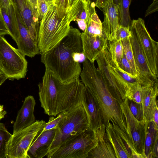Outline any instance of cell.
<instances>
[{
  "label": "cell",
  "instance_id": "1",
  "mask_svg": "<svg viewBox=\"0 0 158 158\" xmlns=\"http://www.w3.org/2000/svg\"><path fill=\"white\" fill-rule=\"evenodd\" d=\"M38 86L39 100L44 113L55 117L82 104L85 88L79 78L64 84L46 69Z\"/></svg>",
  "mask_w": 158,
  "mask_h": 158
},
{
  "label": "cell",
  "instance_id": "2",
  "mask_svg": "<svg viewBox=\"0 0 158 158\" xmlns=\"http://www.w3.org/2000/svg\"><path fill=\"white\" fill-rule=\"evenodd\" d=\"M81 33L70 27L67 35L54 47L41 54V62L60 82L70 83L79 78L81 71L80 64L74 55L83 52Z\"/></svg>",
  "mask_w": 158,
  "mask_h": 158
},
{
  "label": "cell",
  "instance_id": "3",
  "mask_svg": "<svg viewBox=\"0 0 158 158\" xmlns=\"http://www.w3.org/2000/svg\"><path fill=\"white\" fill-rule=\"evenodd\" d=\"M81 81L93 95L100 110L102 122L106 126L114 123L127 134L126 120L118 102L113 96L94 63L86 59L80 75Z\"/></svg>",
  "mask_w": 158,
  "mask_h": 158
},
{
  "label": "cell",
  "instance_id": "4",
  "mask_svg": "<svg viewBox=\"0 0 158 158\" xmlns=\"http://www.w3.org/2000/svg\"><path fill=\"white\" fill-rule=\"evenodd\" d=\"M70 22L67 15H58L54 6L40 21L38 46L40 54L52 49L68 34Z\"/></svg>",
  "mask_w": 158,
  "mask_h": 158
},
{
  "label": "cell",
  "instance_id": "5",
  "mask_svg": "<svg viewBox=\"0 0 158 158\" xmlns=\"http://www.w3.org/2000/svg\"><path fill=\"white\" fill-rule=\"evenodd\" d=\"M89 129L87 115L82 104L70 110L58 126L47 157L50 158L66 141Z\"/></svg>",
  "mask_w": 158,
  "mask_h": 158
},
{
  "label": "cell",
  "instance_id": "6",
  "mask_svg": "<svg viewBox=\"0 0 158 158\" xmlns=\"http://www.w3.org/2000/svg\"><path fill=\"white\" fill-rule=\"evenodd\" d=\"M27 61L17 48L4 36L0 35V71L11 80L24 78L27 71Z\"/></svg>",
  "mask_w": 158,
  "mask_h": 158
},
{
  "label": "cell",
  "instance_id": "7",
  "mask_svg": "<svg viewBox=\"0 0 158 158\" xmlns=\"http://www.w3.org/2000/svg\"><path fill=\"white\" fill-rule=\"evenodd\" d=\"M96 60L98 69L113 96L120 104L125 99L126 94L130 87L114 70L108 45L98 56Z\"/></svg>",
  "mask_w": 158,
  "mask_h": 158
},
{
  "label": "cell",
  "instance_id": "8",
  "mask_svg": "<svg viewBox=\"0 0 158 158\" xmlns=\"http://www.w3.org/2000/svg\"><path fill=\"white\" fill-rule=\"evenodd\" d=\"M97 143L95 132L89 129L66 141L50 158H87Z\"/></svg>",
  "mask_w": 158,
  "mask_h": 158
},
{
  "label": "cell",
  "instance_id": "9",
  "mask_svg": "<svg viewBox=\"0 0 158 158\" xmlns=\"http://www.w3.org/2000/svg\"><path fill=\"white\" fill-rule=\"evenodd\" d=\"M129 28L139 42L151 71L158 78V43L152 38L142 18L132 21Z\"/></svg>",
  "mask_w": 158,
  "mask_h": 158
},
{
  "label": "cell",
  "instance_id": "10",
  "mask_svg": "<svg viewBox=\"0 0 158 158\" xmlns=\"http://www.w3.org/2000/svg\"><path fill=\"white\" fill-rule=\"evenodd\" d=\"M46 123L37 120L30 126L13 134L7 143L6 158H27V152L35 137Z\"/></svg>",
  "mask_w": 158,
  "mask_h": 158
},
{
  "label": "cell",
  "instance_id": "11",
  "mask_svg": "<svg viewBox=\"0 0 158 158\" xmlns=\"http://www.w3.org/2000/svg\"><path fill=\"white\" fill-rule=\"evenodd\" d=\"M120 105L125 118L128 138L135 150L145 158V141L148 122L139 121L134 117L129 109L127 98Z\"/></svg>",
  "mask_w": 158,
  "mask_h": 158
},
{
  "label": "cell",
  "instance_id": "12",
  "mask_svg": "<svg viewBox=\"0 0 158 158\" xmlns=\"http://www.w3.org/2000/svg\"><path fill=\"white\" fill-rule=\"evenodd\" d=\"M158 79L148 81L142 86V102L143 121H152L154 111L158 107L157 98L158 95Z\"/></svg>",
  "mask_w": 158,
  "mask_h": 158
},
{
  "label": "cell",
  "instance_id": "13",
  "mask_svg": "<svg viewBox=\"0 0 158 158\" xmlns=\"http://www.w3.org/2000/svg\"><path fill=\"white\" fill-rule=\"evenodd\" d=\"M42 129L33 139L27 152V158H42L48 153L57 129L43 131Z\"/></svg>",
  "mask_w": 158,
  "mask_h": 158
},
{
  "label": "cell",
  "instance_id": "14",
  "mask_svg": "<svg viewBox=\"0 0 158 158\" xmlns=\"http://www.w3.org/2000/svg\"><path fill=\"white\" fill-rule=\"evenodd\" d=\"M15 12L19 28V36L16 42L18 49L24 56L33 57L40 54L38 46L31 38L17 7Z\"/></svg>",
  "mask_w": 158,
  "mask_h": 158
},
{
  "label": "cell",
  "instance_id": "15",
  "mask_svg": "<svg viewBox=\"0 0 158 158\" xmlns=\"http://www.w3.org/2000/svg\"><path fill=\"white\" fill-rule=\"evenodd\" d=\"M83 52L86 58L94 63L98 56L108 45L106 36H95L85 32L81 33Z\"/></svg>",
  "mask_w": 158,
  "mask_h": 158
},
{
  "label": "cell",
  "instance_id": "16",
  "mask_svg": "<svg viewBox=\"0 0 158 158\" xmlns=\"http://www.w3.org/2000/svg\"><path fill=\"white\" fill-rule=\"evenodd\" d=\"M95 6L86 0H78L67 14L69 21H76L79 28L84 31L96 12Z\"/></svg>",
  "mask_w": 158,
  "mask_h": 158
},
{
  "label": "cell",
  "instance_id": "17",
  "mask_svg": "<svg viewBox=\"0 0 158 158\" xmlns=\"http://www.w3.org/2000/svg\"><path fill=\"white\" fill-rule=\"evenodd\" d=\"M97 143L89 152L87 158H116L114 149L106 131V126L100 124L95 131Z\"/></svg>",
  "mask_w": 158,
  "mask_h": 158
},
{
  "label": "cell",
  "instance_id": "18",
  "mask_svg": "<svg viewBox=\"0 0 158 158\" xmlns=\"http://www.w3.org/2000/svg\"><path fill=\"white\" fill-rule=\"evenodd\" d=\"M35 104L33 96L28 95L25 98L14 123L13 134L30 126L36 121L34 113Z\"/></svg>",
  "mask_w": 158,
  "mask_h": 158
},
{
  "label": "cell",
  "instance_id": "19",
  "mask_svg": "<svg viewBox=\"0 0 158 158\" xmlns=\"http://www.w3.org/2000/svg\"><path fill=\"white\" fill-rule=\"evenodd\" d=\"M104 20L102 23L103 33L108 41L114 40L115 32L120 26L118 13V6L112 0H110L102 8Z\"/></svg>",
  "mask_w": 158,
  "mask_h": 158
},
{
  "label": "cell",
  "instance_id": "20",
  "mask_svg": "<svg viewBox=\"0 0 158 158\" xmlns=\"http://www.w3.org/2000/svg\"><path fill=\"white\" fill-rule=\"evenodd\" d=\"M82 104L86 112L89 128L95 132L102 123L99 106L89 90L85 87Z\"/></svg>",
  "mask_w": 158,
  "mask_h": 158
},
{
  "label": "cell",
  "instance_id": "21",
  "mask_svg": "<svg viewBox=\"0 0 158 158\" xmlns=\"http://www.w3.org/2000/svg\"><path fill=\"white\" fill-rule=\"evenodd\" d=\"M108 138L114 149L116 158H131V151L119 134L109 122L106 126Z\"/></svg>",
  "mask_w": 158,
  "mask_h": 158
},
{
  "label": "cell",
  "instance_id": "22",
  "mask_svg": "<svg viewBox=\"0 0 158 158\" xmlns=\"http://www.w3.org/2000/svg\"><path fill=\"white\" fill-rule=\"evenodd\" d=\"M130 37L134 59L139 75L152 79H158L152 74L141 48L135 36L131 34Z\"/></svg>",
  "mask_w": 158,
  "mask_h": 158
},
{
  "label": "cell",
  "instance_id": "23",
  "mask_svg": "<svg viewBox=\"0 0 158 158\" xmlns=\"http://www.w3.org/2000/svg\"><path fill=\"white\" fill-rule=\"evenodd\" d=\"M15 4L8 8L1 7L0 10L9 35L16 42L19 36L18 23L16 17Z\"/></svg>",
  "mask_w": 158,
  "mask_h": 158
},
{
  "label": "cell",
  "instance_id": "24",
  "mask_svg": "<svg viewBox=\"0 0 158 158\" xmlns=\"http://www.w3.org/2000/svg\"><path fill=\"white\" fill-rule=\"evenodd\" d=\"M158 139V127L153 121L148 122L145 141L144 154L145 158H154L153 149Z\"/></svg>",
  "mask_w": 158,
  "mask_h": 158
},
{
  "label": "cell",
  "instance_id": "25",
  "mask_svg": "<svg viewBox=\"0 0 158 158\" xmlns=\"http://www.w3.org/2000/svg\"><path fill=\"white\" fill-rule=\"evenodd\" d=\"M131 0H119L118 13L120 25L130 28L131 20L129 8Z\"/></svg>",
  "mask_w": 158,
  "mask_h": 158
},
{
  "label": "cell",
  "instance_id": "26",
  "mask_svg": "<svg viewBox=\"0 0 158 158\" xmlns=\"http://www.w3.org/2000/svg\"><path fill=\"white\" fill-rule=\"evenodd\" d=\"M108 48L111 59L116 66L122 59L123 55L121 40L108 42Z\"/></svg>",
  "mask_w": 158,
  "mask_h": 158
},
{
  "label": "cell",
  "instance_id": "27",
  "mask_svg": "<svg viewBox=\"0 0 158 158\" xmlns=\"http://www.w3.org/2000/svg\"><path fill=\"white\" fill-rule=\"evenodd\" d=\"M83 32L95 36H106L103 31L102 23L96 12L92 15L89 23L85 30Z\"/></svg>",
  "mask_w": 158,
  "mask_h": 158
},
{
  "label": "cell",
  "instance_id": "28",
  "mask_svg": "<svg viewBox=\"0 0 158 158\" xmlns=\"http://www.w3.org/2000/svg\"><path fill=\"white\" fill-rule=\"evenodd\" d=\"M12 136L4 124L0 123V158H5L6 145Z\"/></svg>",
  "mask_w": 158,
  "mask_h": 158
},
{
  "label": "cell",
  "instance_id": "29",
  "mask_svg": "<svg viewBox=\"0 0 158 158\" xmlns=\"http://www.w3.org/2000/svg\"><path fill=\"white\" fill-rule=\"evenodd\" d=\"M121 41L123 46V53L126 58L131 64L134 71L139 74L137 70L134 59L130 37L125 38L121 40Z\"/></svg>",
  "mask_w": 158,
  "mask_h": 158
},
{
  "label": "cell",
  "instance_id": "30",
  "mask_svg": "<svg viewBox=\"0 0 158 158\" xmlns=\"http://www.w3.org/2000/svg\"><path fill=\"white\" fill-rule=\"evenodd\" d=\"M143 85L138 84L131 85L126 94V98L136 103H141Z\"/></svg>",
  "mask_w": 158,
  "mask_h": 158
},
{
  "label": "cell",
  "instance_id": "31",
  "mask_svg": "<svg viewBox=\"0 0 158 158\" xmlns=\"http://www.w3.org/2000/svg\"><path fill=\"white\" fill-rule=\"evenodd\" d=\"M37 10L40 21L45 15L55 6L54 0H37Z\"/></svg>",
  "mask_w": 158,
  "mask_h": 158
},
{
  "label": "cell",
  "instance_id": "32",
  "mask_svg": "<svg viewBox=\"0 0 158 158\" xmlns=\"http://www.w3.org/2000/svg\"><path fill=\"white\" fill-rule=\"evenodd\" d=\"M69 110L60 113L57 115V116L56 118H54L52 116H50L48 122L46 123L42 129V131L57 129L59 123L67 114Z\"/></svg>",
  "mask_w": 158,
  "mask_h": 158
},
{
  "label": "cell",
  "instance_id": "33",
  "mask_svg": "<svg viewBox=\"0 0 158 158\" xmlns=\"http://www.w3.org/2000/svg\"><path fill=\"white\" fill-rule=\"evenodd\" d=\"M116 66L132 77H136L139 76L134 71L131 64L126 58L124 53L122 59Z\"/></svg>",
  "mask_w": 158,
  "mask_h": 158
},
{
  "label": "cell",
  "instance_id": "34",
  "mask_svg": "<svg viewBox=\"0 0 158 158\" xmlns=\"http://www.w3.org/2000/svg\"><path fill=\"white\" fill-rule=\"evenodd\" d=\"M127 100L129 109L134 117L137 120L143 121V117L141 103H137L127 99Z\"/></svg>",
  "mask_w": 158,
  "mask_h": 158
},
{
  "label": "cell",
  "instance_id": "35",
  "mask_svg": "<svg viewBox=\"0 0 158 158\" xmlns=\"http://www.w3.org/2000/svg\"><path fill=\"white\" fill-rule=\"evenodd\" d=\"M55 6L57 8L59 17L63 18L67 15L69 0H54Z\"/></svg>",
  "mask_w": 158,
  "mask_h": 158
},
{
  "label": "cell",
  "instance_id": "36",
  "mask_svg": "<svg viewBox=\"0 0 158 158\" xmlns=\"http://www.w3.org/2000/svg\"><path fill=\"white\" fill-rule=\"evenodd\" d=\"M131 36V33L129 28L120 25L115 32L114 40H121Z\"/></svg>",
  "mask_w": 158,
  "mask_h": 158
},
{
  "label": "cell",
  "instance_id": "37",
  "mask_svg": "<svg viewBox=\"0 0 158 158\" xmlns=\"http://www.w3.org/2000/svg\"><path fill=\"white\" fill-rule=\"evenodd\" d=\"M7 34L9 35V33L0 10V35L4 36Z\"/></svg>",
  "mask_w": 158,
  "mask_h": 158
},
{
  "label": "cell",
  "instance_id": "38",
  "mask_svg": "<svg viewBox=\"0 0 158 158\" xmlns=\"http://www.w3.org/2000/svg\"><path fill=\"white\" fill-rule=\"evenodd\" d=\"M158 0L154 1L153 3L148 7L146 11L145 17L158 11Z\"/></svg>",
  "mask_w": 158,
  "mask_h": 158
},
{
  "label": "cell",
  "instance_id": "39",
  "mask_svg": "<svg viewBox=\"0 0 158 158\" xmlns=\"http://www.w3.org/2000/svg\"><path fill=\"white\" fill-rule=\"evenodd\" d=\"M14 4L13 0H0V8H8Z\"/></svg>",
  "mask_w": 158,
  "mask_h": 158
},
{
  "label": "cell",
  "instance_id": "40",
  "mask_svg": "<svg viewBox=\"0 0 158 158\" xmlns=\"http://www.w3.org/2000/svg\"><path fill=\"white\" fill-rule=\"evenodd\" d=\"M110 0H98L96 6L102 8Z\"/></svg>",
  "mask_w": 158,
  "mask_h": 158
},
{
  "label": "cell",
  "instance_id": "41",
  "mask_svg": "<svg viewBox=\"0 0 158 158\" xmlns=\"http://www.w3.org/2000/svg\"><path fill=\"white\" fill-rule=\"evenodd\" d=\"M152 121L155 125L158 127V108L155 109L152 118Z\"/></svg>",
  "mask_w": 158,
  "mask_h": 158
},
{
  "label": "cell",
  "instance_id": "42",
  "mask_svg": "<svg viewBox=\"0 0 158 158\" xmlns=\"http://www.w3.org/2000/svg\"><path fill=\"white\" fill-rule=\"evenodd\" d=\"M78 0H69L67 13L70 11Z\"/></svg>",
  "mask_w": 158,
  "mask_h": 158
},
{
  "label": "cell",
  "instance_id": "43",
  "mask_svg": "<svg viewBox=\"0 0 158 158\" xmlns=\"http://www.w3.org/2000/svg\"><path fill=\"white\" fill-rule=\"evenodd\" d=\"M3 107V105H0V120L4 118L5 115L7 113L4 110Z\"/></svg>",
  "mask_w": 158,
  "mask_h": 158
},
{
  "label": "cell",
  "instance_id": "44",
  "mask_svg": "<svg viewBox=\"0 0 158 158\" xmlns=\"http://www.w3.org/2000/svg\"><path fill=\"white\" fill-rule=\"evenodd\" d=\"M7 79L4 74L0 75V86L2 85Z\"/></svg>",
  "mask_w": 158,
  "mask_h": 158
},
{
  "label": "cell",
  "instance_id": "45",
  "mask_svg": "<svg viewBox=\"0 0 158 158\" xmlns=\"http://www.w3.org/2000/svg\"><path fill=\"white\" fill-rule=\"evenodd\" d=\"M90 3L96 6L98 0H86Z\"/></svg>",
  "mask_w": 158,
  "mask_h": 158
},
{
  "label": "cell",
  "instance_id": "46",
  "mask_svg": "<svg viewBox=\"0 0 158 158\" xmlns=\"http://www.w3.org/2000/svg\"><path fill=\"white\" fill-rule=\"evenodd\" d=\"M30 2H31L36 8L37 9V0H28Z\"/></svg>",
  "mask_w": 158,
  "mask_h": 158
},
{
  "label": "cell",
  "instance_id": "47",
  "mask_svg": "<svg viewBox=\"0 0 158 158\" xmlns=\"http://www.w3.org/2000/svg\"><path fill=\"white\" fill-rule=\"evenodd\" d=\"M114 3L116 5L118 6L119 0H112Z\"/></svg>",
  "mask_w": 158,
  "mask_h": 158
},
{
  "label": "cell",
  "instance_id": "48",
  "mask_svg": "<svg viewBox=\"0 0 158 158\" xmlns=\"http://www.w3.org/2000/svg\"><path fill=\"white\" fill-rule=\"evenodd\" d=\"M2 74H3V73L1 71H0V75H2Z\"/></svg>",
  "mask_w": 158,
  "mask_h": 158
},
{
  "label": "cell",
  "instance_id": "49",
  "mask_svg": "<svg viewBox=\"0 0 158 158\" xmlns=\"http://www.w3.org/2000/svg\"><path fill=\"white\" fill-rule=\"evenodd\" d=\"M153 0V1H155V0Z\"/></svg>",
  "mask_w": 158,
  "mask_h": 158
}]
</instances>
